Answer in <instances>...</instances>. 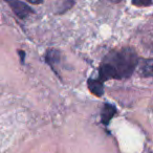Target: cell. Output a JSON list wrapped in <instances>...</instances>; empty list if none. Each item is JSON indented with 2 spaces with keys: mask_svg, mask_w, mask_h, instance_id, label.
<instances>
[{
  "mask_svg": "<svg viewBox=\"0 0 153 153\" xmlns=\"http://www.w3.org/2000/svg\"><path fill=\"white\" fill-rule=\"evenodd\" d=\"M138 56L131 47L120 51L112 49L102 59L97 79L104 83L107 80H123L130 78L138 65Z\"/></svg>",
  "mask_w": 153,
  "mask_h": 153,
  "instance_id": "6da1fadb",
  "label": "cell"
},
{
  "mask_svg": "<svg viewBox=\"0 0 153 153\" xmlns=\"http://www.w3.org/2000/svg\"><path fill=\"white\" fill-rule=\"evenodd\" d=\"M5 2L10 5L12 11L19 19H24V18L28 17L30 14L35 13L34 10L30 5L22 2V1H19V0H5Z\"/></svg>",
  "mask_w": 153,
  "mask_h": 153,
  "instance_id": "7a4b0ae2",
  "label": "cell"
},
{
  "mask_svg": "<svg viewBox=\"0 0 153 153\" xmlns=\"http://www.w3.org/2000/svg\"><path fill=\"white\" fill-rule=\"evenodd\" d=\"M115 113H117V107L110 103H105L101 110V122L105 126H108Z\"/></svg>",
  "mask_w": 153,
  "mask_h": 153,
  "instance_id": "3957f363",
  "label": "cell"
},
{
  "mask_svg": "<svg viewBox=\"0 0 153 153\" xmlns=\"http://www.w3.org/2000/svg\"><path fill=\"white\" fill-rule=\"evenodd\" d=\"M45 62L56 71V67L61 64V53L57 49H48L45 53Z\"/></svg>",
  "mask_w": 153,
  "mask_h": 153,
  "instance_id": "277c9868",
  "label": "cell"
},
{
  "mask_svg": "<svg viewBox=\"0 0 153 153\" xmlns=\"http://www.w3.org/2000/svg\"><path fill=\"white\" fill-rule=\"evenodd\" d=\"M87 86L89 91L97 97H102L104 94V83L99 81L97 78H89L87 81Z\"/></svg>",
  "mask_w": 153,
  "mask_h": 153,
  "instance_id": "5b68a950",
  "label": "cell"
},
{
  "mask_svg": "<svg viewBox=\"0 0 153 153\" xmlns=\"http://www.w3.org/2000/svg\"><path fill=\"white\" fill-rule=\"evenodd\" d=\"M152 64H153V60L151 59V58L143 60L140 65V76H145V78H150V76H152Z\"/></svg>",
  "mask_w": 153,
  "mask_h": 153,
  "instance_id": "8992f818",
  "label": "cell"
},
{
  "mask_svg": "<svg viewBox=\"0 0 153 153\" xmlns=\"http://www.w3.org/2000/svg\"><path fill=\"white\" fill-rule=\"evenodd\" d=\"M74 4V0H57L56 2V13L64 14L72 7Z\"/></svg>",
  "mask_w": 153,
  "mask_h": 153,
  "instance_id": "52a82bcc",
  "label": "cell"
},
{
  "mask_svg": "<svg viewBox=\"0 0 153 153\" xmlns=\"http://www.w3.org/2000/svg\"><path fill=\"white\" fill-rule=\"evenodd\" d=\"M132 4L135 7H151L152 0H132Z\"/></svg>",
  "mask_w": 153,
  "mask_h": 153,
  "instance_id": "ba28073f",
  "label": "cell"
},
{
  "mask_svg": "<svg viewBox=\"0 0 153 153\" xmlns=\"http://www.w3.org/2000/svg\"><path fill=\"white\" fill-rule=\"evenodd\" d=\"M18 55L20 56V60H21V63L23 64L24 63V59H25V51H21V49H18Z\"/></svg>",
  "mask_w": 153,
  "mask_h": 153,
  "instance_id": "9c48e42d",
  "label": "cell"
},
{
  "mask_svg": "<svg viewBox=\"0 0 153 153\" xmlns=\"http://www.w3.org/2000/svg\"><path fill=\"white\" fill-rule=\"evenodd\" d=\"M26 1H28L30 3H32V4H41V3L43 2V0H26Z\"/></svg>",
  "mask_w": 153,
  "mask_h": 153,
  "instance_id": "30bf717a",
  "label": "cell"
},
{
  "mask_svg": "<svg viewBox=\"0 0 153 153\" xmlns=\"http://www.w3.org/2000/svg\"><path fill=\"white\" fill-rule=\"evenodd\" d=\"M112 2H114V3H119V2H122L123 0H111Z\"/></svg>",
  "mask_w": 153,
  "mask_h": 153,
  "instance_id": "8fae6325",
  "label": "cell"
},
{
  "mask_svg": "<svg viewBox=\"0 0 153 153\" xmlns=\"http://www.w3.org/2000/svg\"><path fill=\"white\" fill-rule=\"evenodd\" d=\"M150 153H151V152H150Z\"/></svg>",
  "mask_w": 153,
  "mask_h": 153,
  "instance_id": "7c38bea8",
  "label": "cell"
}]
</instances>
